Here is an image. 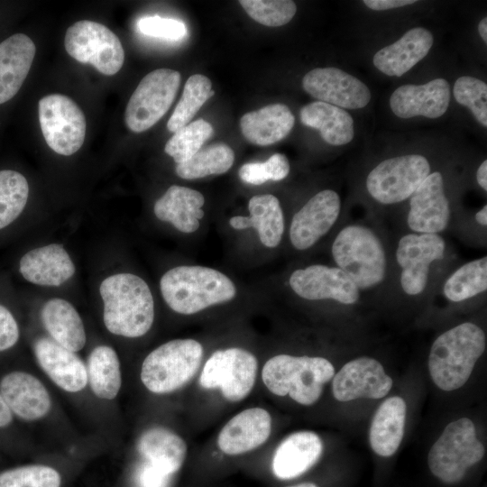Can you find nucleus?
<instances>
[{
  "label": "nucleus",
  "mask_w": 487,
  "mask_h": 487,
  "mask_svg": "<svg viewBox=\"0 0 487 487\" xmlns=\"http://www.w3.org/2000/svg\"><path fill=\"white\" fill-rule=\"evenodd\" d=\"M41 317L52 340L71 352L86 344V332L76 308L67 300L54 298L43 305Z\"/></svg>",
  "instance_id": "obj_31"
},
{
  "label": "nucleus",
  "mask_w": 487,
  "mask_h": 487,
  "mask_svg": "<svg viewBox=\"0 0 487 487\" xmlns=\"http://www.w3.org/2000/svg\"><path fill=\"white\" fill-rule=\"evenodd\" d=\"M295 117L284 104H271L244 114L240 120L244 137L251 143L266 146L284 139L292 130Z\"/></svg>",
  "instance_id": "obj_29"
},
{
  "label": "nucleus",
  "mask_w": 487,
  "mask_h": 487,
  "mask_svg": "<svg viewBox=\"0 0 487 487\" xmlns=\"http://www.w3.org/2000/svg\"><path fill=\"white\" fill-rule=\"evenodd\" d=\"M271 432V417L266 409H246L224 426L217 436V446L225 455H242L264 444Z\"/></svg>",
  "instance_id": "obj_20"
},
{
  "label": "nucleus",
  "mask_w": 487,
  "mask_h": 487,
  "mask_svg": "<svg viewBox=\"0 0 487 487\" xmlns=\"http://www.w3.org/2000/svg\"><path fill=\"white\" fill-rule=\"evenodd\" d=\"M0 394L11 411L25 420L39 419L51 409V399L44 385L24 372L6 374L0 382Z\"/></svg>",
  "instance_id": "obj_21"
},
{
  "label": "nucleus",
  "mask_w": 487,
  "mask_h": 487,
  "mask_svg": "<svg viewBox=\"0 0 487 487\" xmlns=\"http://www.w3.org/2000/svg\"><path fill=\"white\" fill-rule=\"evenodd\" d=\"M429 174V162L422 155L393 157L382 161L371 170L366 188L379 203L396 204L409 198Z\"/></svg>",
  "instance_id": "obj_11"
},
{
  "label": "nucleus",
  "mask_w": 487,
  "mask_h": 487,
  "mask_svg": "<svg viewBox=\"0 0 487 487\" xmlns=\"http://www.w3.org/2000/svg\"><path fill=\"white\" fill-rule=\"evenodd\" d=\"M406 403L398 396L385 400L376 410L371 423L369 441L380 456L389 457L398 450L404 435Z\"/></svg>",
  "instance_id": "obj_30"
},
{
  "label": "nucleus",
  "mask_w": 487,
  "mask_h": 487,
  "mask_svg": "<svg viewBox=\"0 0 487 487\" xmlns=\"http://www.w3.org/2000/svg\"><path fill=\"white\" fill-rule=\"evenodd\" d=\"M289 172V163L282 153H274L263 162H248L238 171L240 179L252 185H262L268 180L279 181Z\"/></svg>",
  "instance_id": "obj_43"
},
{
  "label": "nucleus",
  "mask_w": 487,
  "mask_h": 487,
  "mask_svg": "<svg viewBox=\"0 0 487 487\" xmlns=\"http://www.w3.org/2000/svg\"><path fill=\"white\" fill-rule=\"evenodd\" d=\"M341 209L338 194L332 189L314 195L292 217L289 239L297 250H307L328 233Z\"/></svg>",
  "instance_id": "obj_17"
},
{
  "label": "nucleus",
  "mask_w": 487,
  "mask_h": 487,
  "mask_svg": "<svg viewBox=\"0 0 487 487\" xmlns=\"http://www.w3.org/2000/svg\"><path fill=\"white\" fill-rule=\"evenodd\" d=\"M331 253L333 259L359 288L367 289L379 285L385 278L387 258L378 235L362 225H348L335 236Z\"/></svg>",
  "instance_id": "obj_5"
},
{
  "label": "nucleus",
  "mask_w": 487,
  "mask_h": 487,
  "mask_svg": "<svg viewBox=\"0 0 487 487\" xmlns=\"http://www.w3.org/2000/svg\"><path fill=\"white\" fill-rule=\"evenodd\" d=\"M137 29L144 35L171 41L183 39L187 35V27L182 21L158 15L140 18Z\"/></svg>",
  "instance_id": "obj_44"
},
{
  "label": "nucleus",
  "mask_w": 487,
  "mask_h": 487,
  "mask_svg": "<svg viewBox=\"0 0 487 487\" xmlns=\"http://www.w3.org/2000/svg\"><path fill=\"white\" fill-rule=\"evenodd\" d=\"M454 96L460 105L471 110L482 126H487V85L485 82L471 76L460 77L455 83Z\"/></svg>",
  "instance_id": "obj_42"
},
{
  "label": "nucleus",
  "mask_w": 487,
  "mask_h": 487,
  "mask_svg": "<svg viewBox=\"0 0 487 487\" xmlns=\"http://www.w3.org/2000/svg\"><path fill=\"white\" fill-rule=\"evenodd\" d=\"M289 283L298 296L308 300L333 299L353 305L360 299L359 288L338 267L313 264L297 269Z\"/></svg>",
  "instance_id": "obj_14"
},
{
  "label": "nucleus",
  "mask_w": 487,
  "mask_h": 487,
  "mask_svg": "<svg viewBox=\"0 0 487 487\" xmlns=\"http://www.w3.org/2000/svg\"><path fill=\"white\" fill-rule=\"evenodd\" d=\"M211 80L201 74L190 76L185 83L182 96L167 123L170 132L175 133L187 125L210 97Z\"/></svg>",
  "instance_id": "obj_37"
},
{
  "label": "nucleus",
  "mask_w": 487,
  "mask_h": 487,
  "mask_svg": "<svg viewBox=\"0 0 487 487\" xmlns=\"http://www.w3.org/2000/svg\"><path fill=\"white\" fill-rule=\"evenodd\" d=\"M450 207L442 174L430 173L409 197L407 224L417 234H439L449 224Z\"/></svg>",
  "instance_id": "obj_18"
},
{
  "label": "nucleus",
  "mask_w": 487,
  "mask_h": 487,
  "mask_svg": "<svg viewBox=\"0 0 487 487\" xmlns=\"http://www.w3.org/2000/svg\"><path fill=\"white\" fill-rule=\"evenodd\" d=\"M415 0H364V5L372 10L383 11L416 3Z\"/></svg>",
  "instance_id": "obj_47"
},
{
  "label": "nucleus",
  "mask_w": 487,
  "mask_h": 487,
  "mask_svg": "<svg viewBox=\"0 0 487 487\" xmlns=\"http://www.w3.org/2000/svg\"><path fill=\"white\" fill-rule=\"evenodd\" d=\"M249 216H235L229 219L236 230L254 228L261 243L269 248L278 246L284 233V216L279 199L271 194L256 195L248 202Z\"/></svg>",
  "instance_id": "obj_28"
},
{
  "label": "nucleus",
  "mask_w": 487,
  "mask_h": 487,
  "mask_svg": "<svg viewBox=\"0 0 487 487\" xmlns=\"http://www.w3.org/2000/svg\"><path fill=\"white\" fill-rule=\"evenodd\" d=\"M432 45V33L423 27H415L377 51L373 64L385 75L400 77L425 58Z\"/></svg>",
  "instance_id": "obj_26"
},
{
  "label": "nucleus",
  "mask_w": 487,
  "mask_h": 487,
  "mask_svg": "<svg viewBox=\"0 0 487 487\" xmlns=\"http://www.w3.org/2000/svg\"><path fill=\"white\" fill-rule=\"evenodd\" d=\"M473 422L461 418L449 423L431 446L427 455L430 472L446 483L461 481L466 471L484 455Z\"/></svg>",
  "instance_id": "obj_7"
},
{
  "label": "nucleus",
  "mask_w": 487,
  "mask_h": 487,
  "mask_svg": "<svg viewBox=\"0 0 487 487\" xmlns=\"http://www.w3.org/2000/svg\"><path fill=\"white\" fill-rule=\"evenodd\" d=\"M300 121L319 131L322 139L331 145H344L354 135V120L345 110L321 102H311L300 110Z\"/></svg>",
  "instance_id": "obj_32"
},
{
  "label": "nucleus",
  "mask_w": 487,
  "mask_h": 487,
  "mask_svg": "<svg viewBox=\"0 0 487 487\" xmlns=\"http://www.w3.org/2000/svg\"><path fill=\"white\" fill-rule=\"evenodd\" d=\"M446 241L439 234L411 233L403 235L396 249L401 268L400 285L409 296L421 294L428 280L431 263L443 259Z\"/></svg>",
  "instance_id": "obj_13"
},
{
  "label": "nucleus",
  "mask_w": 487,
  "mask_h": 487,
  "mask_svg": "<svg viewBox=\"0 0 487 487\" xmlns=\"http://www.w3.org/2000/svg\"><path fill=\"white\" fill-rule=\"evenodd\" d=\"M180 73L158 69L148 73L132 94L124 114L126 126L142 133L153 126L170 109L180 85Z\"/></svg>",
  "instance_id": "obj_10"
},
{
  "label": "nucleus",
  "mask_w": 487,
  "mask_h": 487,
  "mask_svg": "<svg viewBox=\"0 0 487 487\" xmlns=\"http://www.w3.org/2000/svg\"><path fill=\"white\" fill-rule=\"evenodd\" d=\"M87 381L96 397L112 400L121 388L120 363L115 351L107 345L93 349L87 359Z\"/></svg>",
  "instance_id": "obj_34"
},
{
  "label": "nucleus",
  "mask_w": 487,
  "mask_h": 487,
  "mask_svg": "<svg viewBox=\"0 0 487 487\" xmlns=\"http://www.w3.org/2000/svg\"><path fill=\"white\" fill-rule=\"evenodd\" d=\"M234 161V151L226 144L218 142L201 148L187 161L177 164L175 170L179 177L196 179L209 175L226 172Z\"/></svg>",
  "instance_id": "obj_35"
},
{
  "label": "nucleus",
  "mask_w": 487,
  "mask_h": 487,
  "mask_svg": "<svg viewBox=\"0 0 487 487\" xmlns=\"http://www.w3.org/2000/svg\"><path fill=\"white\" fill-rule=\"evenodd\" d=\"M203 358V347L194 339H174L153 351L141 369L143 385L153 393L179 390L197 373Z\"/></svg>",
  "instance_id": "obj_6"
},
{
  "label": "nucleus",
  "mask_w": 487,
  "mask_h": 487,
  "mask_svg": "<svg viewBox=\"0 0 487 487\" xmlns=\"http://www.w3.org/2000/svg\"><path fill=\"white\" fill-rule=\"evenodd\" d=\"M289 487H317V486L312 482H304V483H299V484L289 486Z\"/></svg>",
  "instance_id": "obj_52"
},
{
  "label": "nucleus",
  "mask_w": 487,
  "mask_h": 487,
  "mask_svg": "<svg viewBox=\"0 0 487 487\" xmlns=\"http://www.w3.org/2000/svg\"><path fill=\"white\" fill-rule=\"evenodd\" d=\"M138 451L148 463L172 475L184 463L187 445L179 435L164 427L146 430L138 441Z\"/></svg>",
  "instance_id": "obj_33"
},
{
  "label": "nucleus",
  "mask_w": 487,
  "mask_h": 487,
  "mask_svg": "<svg viewBox=\"0 0 487 487\" xmlns=\"http://www.w3.org/2000/svg\"><path fill=\"white\" fill-rule=\"evenodd\" d=\"M19 335L18 324L13 314L0 304V352L13 347Z\"/></svg>",
  "instance_id": "obj_45"
},
{
  "label": "nucleus",
  "mask_w": 487,
  "mask_h": 487,
  "mask_svg": "<svg viewBox=\"0 0 487 487\" xmlns=\"http://www.w3.org/2000/svg\"><path fill=\"white\" fill-rule=\"evenodd\" d=\"M24 280L40 286H60L75 273V265L61 244H51L27 252L20 260Z\"/></svg>",
  "instance_id": "obj_23"
},
{
  "label": "nucleus",
  "mask_w": 487,
  "mask_h": 487,
  "mask_svg": "<svg viewBox=\"0 0 487 487\" xmlns=\"http://www.w3.org/2000/svg\"><path fill=\"white\" fill-rule=\"evenodd\" d=\"M475 221L482 226L487 225V206H483L474 216Z\"/></svg>",
  "instance_id": "obj_50"
},
{
  "label": "nucleus",
  "mask_w": 487,
  "mask_h": 487,
  "mask_svg": "<svg viewBox=\"0 0 487 487\" xmlns=\"http://www.w3.org/2000/svg\"><path fill=\"white\" fill-rule=\"evenodd\" d=\"M239 3L252 19L270 27L288 23L297 11L296 4L290 0H241Z\"/></svg>",
  "instance_id": "obj_40"
},
{
  "label": "nucleus",
  "mask_w": 487,
  "mask_h": 487,
  "mask_svg": "<svg viewBox=\"0 0 487 487\" xmlns=\"http://www.w3.org/2000/svg\"><path fill=\"white\" fill-rule=\"evenodd\" d=\"M213 126L204 119H198L181 127L166 142L164 151L173 158L176 165L194 156L213 134Z\"/></svg>",
  "instance_id": "obj_39"
},
{
  "label": "nucleus",
  "mask_w": 487,
  "mask_h": 487,
  "mask_svg": "<svg viewBox=\"0 0 487 487\" xmlns=\"http://www.w3.org/2000/svg\"><path fill=\"white\" fill-rule=\"evenodd\" d=\"M171 475L155 465L147 463L139 473L142 487H168Z\"/></svg>",
  "instance_id": "obj_46"
},
{
  "label": "nucleus",
  "mask_w": 487,
  "mask_h": 487,
  "mask_svg": "<svg viewBox=\"0 0 487 487\" xmlns=\"http://www.w3.org/2000/svg\"><path fill=\"white\" fill-rule=\"evenodd\" d=\"M487 289V257L468 262L445 281L443 293L452 302L472 299Z\"/></svg>",
  "instance_id": "obj_36"
},
{
  "label": "nucleus",
  "mask_w": 487,
  "mask_h": 487,
  "mask_svg": "<svg viewBox=\"0 0 487 487\" xmlns=\"http://www.w3.org/2000/svg\"><path fill=\"white\" fill-rule=\"evenodd\" d=\"M163 299L175 312L196 314L233 299L234 282L223 272L205 266L181 265L166 271L160 281Z\"/></svg>",
  "instance_id": "obj_3"
},
{
  "label": "nucleus",
  "mask_w": 487,
  "mask_h": 487,
  "mask_svg": "<svg viewBox=\"0 0 487 487\" xmlns=\"http://www.w3.org/2000/svg\"><path fill=\"white\" fill-rule=\"evenodd\" d=\"M392 383L380 362L363 356L349 361L334 375L332 392L339 401L377 400L389 393Z\"/></svg>",
  "instance_id": "obj_16"
},
{
  "label": "nucleus",
  "mask_w": 487,
  "mask_h": 487,
  "mask_svg": "<svg viewBox=\"0 0 487 487\" xmlns=\"http://www.w3.org/2000/svg\"><path fill=\"white\" fill-rule=\"evenodd\" d=\"M214 94H215V91L212 89V90L210 91L209 96L211 97Z\"/></svg>",
  "instance_id": "obj_53"
},
{
  "label": "nucleus",
  "mask_w": 487,
  "mask_h": 487,
  "mask_svg": "<svg viewBox=\"0 0 487 487\" xmlns=\"http://www.w3.org/2000/svg\"><path fill=\"white\" fill-rule=\"evenodd\" d=\"M304 90L317 101L340 108L360 109L368 105L371 93L357 78L337 68H317L302 79Z\"/></svg>",
  "instance_id": "obj_15"
},
{
  "label": "nucleus",
  "mask_w": 487,
  "mask_h": 487,
  "mask_svg": "<svg viewBox=\"0 0 487 487\" xmlns=\"http://www.w3.org/2000/svg\"><path fill=\"white\" fill-rule=\"evenodd\" d=\"M450 102V87L444 78H435L424 85L407 84L391 94L390 106L400 118L422 115L427 118L442 116Z\"/></svg>",
  "instance_id": "obj_19"
},
{
  "label": "nucleus",
  "mask_w": 487,
  "mask_h": 487,
  "mask_svg": "<svg viewBox=\"0 0 487 487\" xmlns=\"http://www.w3.org/2000/svg\"><path fill=\"white\" fill-rule=\"evenodd\" d=\"M34 353L42 370L60 388L77 392L86 387L87 368L74 352L51 339L40 338L34 344Z\"/></svg>",
  "instance_id": "obj_22"
},
{
  "label": "nucleus",
  "mask_w": 487,
  "mask_h": 487,
  "mask_svg": "<svg viewBox=\"0 0 487 487\" xmlns=\"http://www.w3.org/2000/svg\"><path fill=\"white\" fill-rule=\"evenodd\" d=\"M322 451V441L316 433H293L281 441L274 453L273 473L282 480L296 478L317 462Z\"/></svg>",
  "instance_id": "obj_25"
},
{
  "label": "nucleus",
  "mask_w": 487,
  "mask_h": 487,
  "mask_svg": "<svg viewBox=\"0 0 487 487\" xmlns=\"http://www.w3.org/2000/svg\"><path fill=\"white\" fill-rule=\"evenodd\" d=\"M28 196L29 185L23 174L13 170H0V230L21 215Z\"/></svg>",
  "instance_id": "obj_38"
},
{
  "label": "nucleus",
  "mask_w": 487,
  "mask_h": 487,
  "mask_svg": "<svg viewBox=\"0 0 487 487\" xmlns=\"http://www.w3.org/2000/svg\"><path fill=\"white\" fill-rule=\"evenodd\" d=\"M478 32L483 41L487 42V18H482L478 24Z\"/></svg>",
  "instance_id": "obj_51"
},
{
  "label": "nucleus",
  "mask_w": 487,
  "mask_h": 487,
  "mask_svg": "<svg viewBox=\"0 0 487 487\" xmlns=\"http://www.w3.org/2000/svg\"><path fill=\"white\" fill-rule=\"evenodd\" d=\"M64 46L80 63L91 64L100 73L112 76L123 67L124 51L119 38L96 22L81 20L68 28Z\"/></svg>",
  "instance_id": "obj_8"
},
{
  "label": "nucleus",
  "mask_w": 487,
  "mask_h": 487,
  "mask_svg": "<svg viewBox=\"0 0 487 487\" xmlns=\"http://www.w3.org/2000/svg\"><path fill=\"white\" fill-rule=\"evenodd\" d=\"M99 293L104 303V323L109 332L124 337H139L152 327L154 301L148 284L132 273L106 278Z\"/></svg>",
  "instance_id": "obj_1"
},
{
  "label": "nucleus",
  "mask_w": 487,
  "mask_h": 487,
  "mask_svg": "<svg viewBox=\"0 0 487 487\" xmlns=\"http://www.w3.org/2000/svg\"><path fill=\"white\" fill-rule=\"evenodd\" d=\"M60 473L52 467L32 464L0 473V487H60Z\"/></svg>",
  "instance_id": "obj_41"
},
{
  "label": "nucleus",
  "mask_w": 487,
  "mask_h": 487,
  "mask_svg": "<svg viewBox=\"0 0 487 487\" xmlns=\"http://www.w3.org/2000/svg\"><path fill=\"white\" fill-rule=\"evenodd\" d=\"M476 179L480 187L486 191L487 190V161H483L479 166L476 172Z\"/></svg>",
  "instance_id": "obj_49"
},
{
  "label": "nucleus",
  "mask_w": 487,
  "mask_h": 487,
  "mask_svg": "<svg viewBox=\"0 0 487 487\" xmlns=\"http://www.w3.org/2000/svg\"><path fill=\"white\" fill-rule=\"evenodd\" d=\"M204 203L199 191L172 185L155 202L153 211L158 219L170 223L179 232L191 234L198 229L205 215Z\"/></svg>",
  "instance_id": "obj_27"
},
{
  "label": "nucleus",
  "mask_w": 487,
  "mask_h": 487,
  "mask_svg": "<svg viewBox=\"0 0 487 487\" xmlns=\"http://www.w3.org/2000/svg\"><path fill=\"white\" fill-rule=\"evenodd\" d=\"M39 121L49 147L69 156L84 143L86 119L80 107L69 96L51 94L39 101Z\"/></svg>",
  "instance_id": "obj_12"
},
{
  "label": "nucleus",
  "mask_w": 487,
  "mask_h": 487,
  "mask_svg": "<svg viewBox=\"0 0 487 487\" xmlns=\"http://www.w3.org/2000/svg\"><path fill=\"white\" fill-rule=\"evenodd\" d=\"M335 375V367L326 358L278 354L269 359L262 371L267 389L277 396L289 395L304 406L320 398L323 386Z\"/></svg>",
  "instance_id": "obj_4"
},
{
  "label": "nucleus",
  "mask_w": 487,
  "mask_h": 487,
  "mask_svg": "<svg viewBox=\"0 0 487 487\" xmlns=\"http://www.w3.org/2000/svg\"><path fill=\"white\" fill-rule=\"evenodd\" d=\"M36 47L24 33L0 42V105L13 98L23 86L33 61Z\"/></svg>",
  "instance_id": "obj_24"
},
{
  "label": "nucleus",
  "mask_w": 487,
  "mask_h": 487,
  "mask_svg": "<svg viewBox=\"0 0 487 487\" xmlns=\"http://www.w3.org/2000/svg\"><path fill=\"white\" fill-rule=\"evenodd\" d=\"M257 369L256 357L245 349L231 347L217 350L205 363L199 384L206 390L217 389L225 400L237 402L252 391Z\"/></svg>",
  "instance_id": "obj_9"
},
{
  "label": "nucleus",
  "mask_w": 487,
  "mask_h": 487,
  "mask_svg": "<svg viewBox=\"0 0 487 487\" xmlns=\"http://www.w3.org/2000/svg\"><path fill=\"white\" fill-rule=\"evenodd\" d=\"M485 347L484 331L472 322L459 324L442 333L432 344L428 356L433 382L445 391L464 386Z\"/></svg>",
  "instance_id": "obj_2"
},
{
  "label": "nucleus",
  "mask_w": 487,
  "mask_h": 487,
  "mask_svg": "<svg viewBox=\"0 0 487 487\" xmlns=\"http://www.w3.org/2000/svg\"><path fill=\"white\" fill-rule=\"evenodd\" d=\"M12 420V411L0 394V427L8 426Z\"/></svg>",
  "instance_id": "obj_48"
}]
</instances>
